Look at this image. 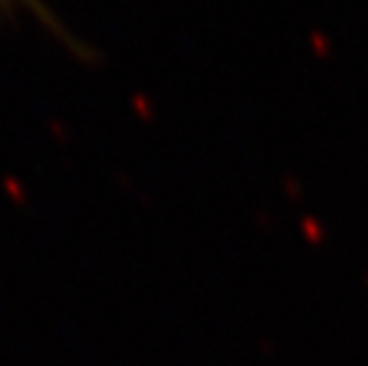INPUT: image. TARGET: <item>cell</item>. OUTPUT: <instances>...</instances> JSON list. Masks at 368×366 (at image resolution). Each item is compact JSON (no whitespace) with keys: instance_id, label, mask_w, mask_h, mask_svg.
<instances>
[{"instance_id":"1","label":"cell","mask_w":368,"mask_h":366,"mask_svg":"<svg viewBox=\"0 0 368 366\" xmlns=\"http://www.w3.org/2000/svg\"><path fill=\"white\" fill-rule=\"evenodd\" d=\"M0 10H26V12H34L36 17L41 19L43 24H48L55 34L62 36V29L60 24L55 22V17H52V12L48 8H45L43 0H0Z\"/></svg>"}]
</instances>
